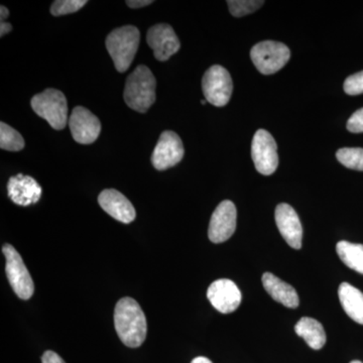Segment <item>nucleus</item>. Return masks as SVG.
Instances as JSON below:
<instances>
[{"mask_svg": "<svg viewBox=\"0 0 363 363\" xmlns=\"http://www.w3.org/2000/svg\"><path fill=\"white\" fill-rule=\"evenodd\" d=\"M291 52L283 43L264 40L253 45L250 58L257 70L264 75H272L281 70L290 60Z\"/></svg>", "mask_w": 363, "mask_h": 363, "instance_id": "6", "label": "nucleus"}, {"mask_svg": "<svg viewBox=\"0 0 363 363\" xmlns=\"http://www.w3.org/2000/svg\"><path fill=\"white\" fill-rule=\"evenodd\" d=\"M157 81L147 66L136 67L126 80L124 101L133 111L145 113L156 101Z\"/></svg>", "mask_w": 363, "mask_h": 363, "instance_id": "2", "label": "nucleus"}, {"mask_svg": "<svg viewBox=\"0 0 363 363\" xmlns=\"http://www.w3.org/2000/svg\"><path fill=\"white\" fill-rule=\"evenodd\" d=\"M147 42L154 51L155 58L161 62L171 58L181 47L173 28L167 23L152 26L147 33Z\"/></svg>", "mask_w": 363, "mask_h": 363, "instance_id": "13", "label": "nucleus"}, {"mask_svg": "<svg viewBox=\"0 0 363 363\" xmlns=\"http://www.w3.org/2000/svg\"><path fill=\"white\" fill-rule=\"evenodd\" d=\"M0 147L9 152H20L25 147V140L18 131L9 124L0 123Z\"/></svg>", "mask_w": 363, "mask_h": 363, "instance_id": "21", "label": "nucleus"}, {"mask_svg": "<svg viewBox=\"0 0 363 363\" xmlns=\"http://www.w3.org/2000/svg\"><path fill=\"white\" fill-rule=\"evenodd\" d=\"M42 193L40 184L32 177L23 174L11 177L7 183L9 197L14 204L20 206H30L39 202Z\"/></svg>", "mask_w": 363, "mask_h": 363, "instance_id": "15", "label": "nucleus"}, {"mask_svg": "<svg viewBox=\"0 0 363 363\" xmlns=\"http://www.w3.org/2000/svg\"><path fill=\"white\" fill-rule=\"evenodd\" d=\"M9 11L6 6H0V16H1V21H4L9 18Z\"/></svg>", "mask_w": 363, "mask_h": 363, "instance_id": "30", "label": "nucleus"}, {"mask_svg": "<svg viewBox=\"0 0 363 363\" xmlns=\"http://www.w3.org/2000/svg\"><path fill=\"white\" fill-rule=\"evenodd\" d=\"M336 252L339 257L353 271L363 274V245L351 243L348 241H340L336 245Z\"/></svg>", "mask_w": 363, "mask_h": 363, "instance_id": "20", "label": "nucleus"}, {"mask_svg": "<svg viewBox=\"0 0 363 363\" xmlns=\"http://www.w3.org/2000/svg\"><path fill=\"white\" fill-rule=\"evenodd\" d=\"M238 212L233 202L225 200L217 206L210 220L208 236L214 243L224 242L233 235L236 229Z\"/></svg>", "mask_w": 363, "mask_h": 363, "instance_id": "11", "label": "nucleus"}, {"mask_svg": "<svg viewBox=\"0 0 363 363\" xmlns=\"http://www.w3.org/2000/svg\"><path fill=\"white\" fill-rule=\"evenodd\" d=\"M86 4V0H56L52 4L51 13L55 16H61L77 13Z\"/></svg>", "mask_w": 363, "mask_h": 363, "instance_id": "24", "label": "nucleus"}, {"mask_svg": "<svg viewBox=\"0 0 363 363\" xmlns=\"http://www.w3.org/2000/svg\"><path fill=\"white\" fill-rule=\"evenodd\" d=\"M114 326L123 344L131 348L140 347L147 333V318L138 303L133 298H123L114 310Z\"/></svg>", "mask_w": 363, "mask_h": 363, "instance_id": "1", "label": "nucleus"}, {"mask_svg": "<svg viewBox=\"0 0 363 363\" xmlns=\"http://www.w3.org/2000/svg\"><path fill=\"white\" fill-rule=\"evenodd\" d=\"M295 331L300 337L304 339L312 350H321L326 343V333L323 326L313 318H302L296 324Z\"/></svg>", "mask_w": 363, "mask_h": 363, "instance_id": "19", "label": "nucleus"}, {"mask_svg": "<svg viewBox=\"0 0 363 363\" xmlns=\"http://www.w3.org/2000/svg\"><path fill=\"white\" fill-rule=\"evenodd\" d=\"M202 89L207 102L214 106H224L233 95V83L230 74L222 66L210 67L203 77Z\"/></svg>", "mask_w": 363, "mask_h": 363, "instance_id": "7", "label": "nucleus"}, {"mask_svg": "<svg viewBox=\"0 0 363 363\" xmlns=\"http://www.w3.org/2000/svg\"><path fill=\"white\" fill-rule=\"evenodd\" d=\"M344 91L348 95H359L363 93V71L350 76L343 85Z\"/></svg>", "mask_w": 363, "mask_h": 363, "instance_id": "25", "label": "nucleus"}, {"mask_svg": "<svg viewBox=\"0 0 363 363\" xmlns=\"http://www.w3.org/2000/svg\"><path fill=\"white\" fill-rule=\"evenodd\" d=\"M184 152L180 136L174 131H164L152 155V166L159 171L172 168L182 161Z\"/></svg>", "mask_w": 363, "mask_h": 363, "instance_id": "9", "label": "nucleus"}, {"mask_svg": "<svg viewBox=\"0 0 363 363\" xmlns=\"http://www.w3.org/2000/svg\"><path fill=\"white\" fill-rule=\"evenodd\" d=\"M350 363H362V362H359V360H353V362H351Z\"/></svg>", "mask_w": 363, "mask_h": 363, "instance_id": "32", "label": "nucleus"}, {"mask_svg": "<svg viewBox=\"0 0 363 363\" xmlns=\"http://www.w3.org/2000/svg\"><path fill=\"white\" fill-rule=\"evenodd\" d=\"M69 126L75 142L82 145L94 143L101 133V123L98 117L82 106L73 109L69 117Z\"/></svg>", "mask_w": 363, "mask_h": 363, "instance_id": "10", "label": "nucleus"}, {"mask_svg": "<svg viewBox=\"0 0 363 363\" xmlns=\"http://www.w3.org/2000/svg\"><path fill=\"white\" fill-rule=\"evenodd\" d=\"M252 157L255 169L259 174L269 176L279 166L278 147L269 131L259 130L253 136Z\"/></svg>", "mask_w": 363, "mask_h": 363, "instance_id": "8", "label": "nucleus"}, {"mask_svg": "<svg viewBox=\"0 0 363 363\" xmlns=\"http://www.w3.org/2000/svg\"><path fill=\"white\" fill-rule=\"evenodd\" d=\"M98 203L107 214L111 215L117 221L128 224L135 219V207L119 191L114 189L102 191L98 197Z\"/></svg>", "mask_w": 363, "mask_h": 363, "instance_id": "16", "label": "nucleus"}, {"mask_svg": "<svg viewBox=\"0 0 363 363\" xmlns=\"http://www.w3.org/2000/svg\"><path fill=\"white\" fill-rule=\"evenodd\" d=\"M191 363H212V362L211 360L208 359L207 357H199L194 358Z\"/></svg>", "mask_w": 363, "mask_h": 363, "instance_id": "31", "label": "nucleus"}, {"mask_svg": "<svg viewBox=\"0 0 363 363\" xmlns=\"http://www.w3.org/2000/svg\"><path fill=\"white\" fill-rule=\"evenodd\" d=\"M207 298L217 311L229 314L238 309L241 303V292L230 279L215 281L208 288Z\"/></svg>", "mask_w": 363, "mask_h": 363, "instance_id": "12", "label": "nucleus"}, {"mask_svg": "<svg viewBox=\"0 0 363 363\" xmlns=\"http://www.w3.org/2000/svg\"><path fill=\"white\" fill-rule=\"evenodd\" d=\"M347 130L353 133H363V108L358 109L347 121Z\"/></svg>", "mask_w": 363, "mask_h": 363, "instance_id": "26", "label": "nucleus"}, {"mask_svg": "<svg viewBox=\"0 0 363 363\" xmlns=\"http://www.w3.org/2000/svg\"><path fill=\"white\" fill-rule=\"evenodd\" d=\"M201 104H202L203 105H204L205 104H206V100H202Z\"/></svg>", "mask_w": 363, "mask_h": 363, "instance_id": "33", "label": "nucleus"}, {"mask_svg": "<svg viewBox=\"0 0 363 363\" xmlns=\"http://www.w3.org/2000/svg\"><path fill=\"white\" fill-rule=\"evenodd\" d=\"M140 40V30L133 26H121L109 33L106 49L117 71L123 73L128 70L138 52Z\"/></svg>", "mask_w": 363, "mask_h": 363, "instance_id": "3", "label": "nucleus"}, {"mask_svg": "<svg viewBox=\"0 0 363 363\" xmlns=\"http://www.w3.org/2000/svg\"><path fill=\"white\" fill-rule=\"evenodd\" d=\"M42 363H66L63 358L54 351H45L42 357Z\"/></svg>", "mask_w": 363, "mask_h": 363, "instance_id": "27", "label": "nucleus"}, {"mask_svg": "<svg viewBox=\"0 0 363 363\" xmlns=\"http://www.w3.org/2000/svg\"><path fill=\"white\" fill-rule=\"evenodd\" d=\"M336 157L346 168L363 171V149L343 147L336 152Z\"/></svg>", "mask_w": 363, "mask_h": 363, "instance_id": "22", "label": "nucleus"}, {"mask_svg": "<svg viewBox=\"0 0 363 363\" xmlns=\"http://www.w3.org/2000/svg\"><path fill=\"white\" fill-rule=\"evenodd\" d=\"M30 106L54 130H63L68 123V104L65 95L61 91L52 88L45 90L33 97Z\"/></svg>", "mask_w": 363, "mask_h": 363, "instance_id": "4", "label": "nucleus"}, {"mask_svg": "<svg viewBox=\"0 0 363 363\" xmlns=\"http://www.w3.org/2000/svg\"><path fill=\"white\" fill-rule=\"evenodd\" d=\"M2 252L6 257V272L11 288L18 298L28 300L35 292V284L30 277L20 253L13 245L6 243L2 247Z\"/></svg>", "mask_w": 363, "mask_h": 363, "instance_id": "5", "label": "nucleus"}, {"mask_svg": "<svg viewBox=\"0 0 363 363\" xmlns=\"http://www.w3.org/2000/svg\"><path fill=\"white\" fill-rule=\"evenodd\" d=\"M264 1L262 0H229L227 1L229 11L236 18L247 16L257 11L259 7L264 6Z\"/></svg>", "mask_w": 363, "mask_h": 363, "instance_id": "23", "label": "nucleus"}, {"mask_svg": "<svg viewBox=\"0 0 363 363\" xmlns=\"http://www.w3.org/2000/svg\"><path fill=\"white\" fill-rule=\"evenodd\" d=\"M262 281L264 288L274 301L292 309L298 307L300 301L297 292L292 286L281 281L272 272L264 274Z\"/></svg>", "mask_w": 363, "mask_h": 363, "instance_id": "17", "label": "nucleus"}, {"mask_svg": "<svg viewBox=\"0 0 363 363\" xmlns=\"http://www.w3.org/2000/svg\"><path fill=\"white\" fill-rule=\"evenodd\" d=\"M152 0H128L126 4L131 9H140V7H145L152 4Z\"/></svg>", "mask_w": 363, "mask_h": 363, "instance_id": "28", "label": "nucleus"}, {"mask_svg": "<svg viewBox=\"0 0 363 363\" xmlns=\"http://www.w3.org/2000/svg\"><path fill=\"white\" fill-rule=\"evenodd\" d=\"M11 30H13V26L11 23L1 21V23H0V37H4V35L11 32Z\"/></svg>", "mask_w": 363, "mask_h": 363, "instance_id": "29", "label": "nucleus"}, {"mask_svg": "<svg viewBox=\"0 0 363 363\" xmlns=\"http://www.w3.org/2000/svg\"><path fill=\"white\" fill-rule=\"evenodd\" d=\"M277 226L286 242L294 250L302 247L303 227L297 212L286 203H281L274 212Z\"/></svg>", "mask_w": 363, "mask_h": 363, "instance_id": "14", "label": "nucleus"}, {"mask_svg": "<svg viewBox=\"0 0 363 363\" xmlns=\"http://www.w3.org/2000/svg\"><path fill=\"white\" fill-rule=\"evenodd\" d=\"M341 306L348 315L358 324L363 325V293L348 283H342L338 289Z\"/></svg>", "mask_w": 363, "mask_h": 363, "instance_id": "18", "label": "nucleus"}]
</instances>
